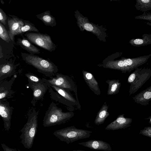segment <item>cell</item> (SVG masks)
<instances>
[{"label":"cell","mask_w":151,"mask_h":151,"mask_svg":"<svg viewBox=\"0 0 151 151\" xmlns=\"http://www.w3.org/2000/svg\"><path fill=\"white\" fill-rule=\"evenodd\" d=\"M26 86L31 88L33 91V99L31 103L34 106L37 101L43 99L48 89L47 84L44 82L35 83L28 80V83Z\"/></svg>","instance_id":"obj_10"},{"label":"cell","mask_w":151,"mask_h":151,"mask_svg":"<svg viewBox=\"0 0 151 151\" xmlns=\"http://www.w3.org/2000/svg\"><path fill=\"white\" fill-rule=\"evenodd\" d=\"M24 35L32 43L50 52L54 51L57 48L50 36L47 34L28 32Z\"/></svg>","instance_id":"obj_7"},{"label":"cell","mask_w":151,"mask_h":151,"mask_svg":"<svg viewBox=\"0 0 151 151\" xmlns=\"http://www.w3.org/2000/svg\"><path fill=\"white\" fill-rule=\"evenodd\" d=\"M35 16L47 26L52 27L56 26L57 23L55 18L51 15L49 11H46Z\"/></svg>","instance_id":"obj_21"},{"label":"cell","mask_w":151,"mask_h":151,"mask_svg":"<svg viewBox=\"0 0 151 151\" xmlns=\"http://www.w3.org/2000/svg\"><path fill=\"white\" fill-rule=\"evenodd\" d=\"M134 101L141 105L147 106L151 101V86L132 98Z\"/></svg>","instance_id":"obj_19"},{"label":"cell","mask_w":151,"mask_h":151,"mask_svg":"<svg viewBox=\"0 0 151 151\" xmlns=\"http://www.w3.org/2000/svg\"><path fill=\"white\" fill-rule=\"evenodd\" d=\"M17 43L30 54H39L40 53V50L33 45L26 38L23 37L22 38H18Z\"/></svg>","instance_id":"obj_20"},{"label":"cell","mask_w":151,"mask_h":151,"mask_svg":"<svg viewBox=\"0 0 151 151\" xmlns=\"http://www.w3.org/2000/svg\"><path fill=\"white\" fill-rule=\"evenodd\" d=\"M21 55L26 63L33 66L46 76L51 78L57 73V67L50 60L30 53L21 52Z\"/></svg>","instance_id":"obj_2"},{"label":"cell","mask_w":151,"mask_h":151,"mask_svg":"<svg viewBox=\"0 0 151 151\" xmlns=\"http://www.w3.org/2000/svg\"><path fill=\"white\" fill-rule=\"evenodd\" d=\"M0 1H1V3L2 4H4V1H3V0H1Z\"/></svg>","instance_id":"obj_35"},{"label":"cell","mask_w":151,"mask_h":151,"mask_svg":"<svg viewBox=\"0 0 151 151\" xmlns=\"http://www.w3.org/2000/svg\"><path fill=\"white\" fill-rule=\"evenodd\" d=\"M24 26L20 27L19 29L15 33L14 36L20 35L21 36L26 32H39V31L35 25L28 20H24Z\"/></svg>","instance_id":"obj_24"},{"label":"cell","mask_w":151,"mask_h":151,"mask_svg":"<svg viewBox=\"0 0 151 151\" xmlns=\"http://www.w3.org/2000/svg\"><path fill=\"white\" fill-rule=\"evenodd\" d=\"M11 17H8V24L9 30V34L12 41L14 40V34L20 27L24 26V20L15 15H8Z\"/></svg>","instance_id":"obj_14"},{"label":"cell","mask_w":151,"mask_h":151,"mask_svg":"<svg viewBox=\"0 0 151 151\" xmlns=\"http://www.w3.org/2000/svg\"><path fill=\"white\" fill-rule=\"evenodd\" d=\"M4 151H21L19 150L11 148L4 143L1 144Z\"/></svg>","instance_id":"obj_32"},{"label":"cell","mask_w":151,"mask_h":151,"mask_svg":"<svg viewBox=\"0 0 151 151\" xmlns=\"http://www.w3.org/2000/svg\"><path fill=\"white\" fill-rule=\"evenodd\" d=\"M0 47V58H1L3 57V54L2 53L1 47V45Z\"/></svg>","instance_id":"obj_33"},{"label":"cell","mask_w":151,"mask_h":151,"mask_svg":"<svg viewBox=\"0 0 151 151\" xmlns=\"http://www.w3.org/2000/svg\"><path fill=\"white\" fill-rule=\"evenodd\" d=\"M38 112L33 109L27 122L20 130L21 142L26 148L30 149L33 145L38 127Z\"/></svg>","instance_id":"obj_4"},{"label":"cell","mask_w":151,"mask_h":151,"mask_svg":"<svg viewBox=\"0 0 151 151\" xmlns=\"http://www.w3.org/2000/svg\"><path fill=\"white\" fill-rule=\"evenodd\" d=\"M0 37L7 42H9L11 40L8 31L6 29L3 24L0 22Z\"/></svg>","instance_id":"obj_27"},{"label":"cell","mask_w":151,"mask_h":151,"mask_svg":"<svg viewBox=\"0 0 151 151\" xmlns=\"http://www.w3.org/2000/svg\"><path fill=\"white\" fill-rule=\"evenodd\" d=\"M139 134L151 138V127H145L140 130Z\"/></svg>","instance_id":"obj_29"},{"label":"cell","mask_w":151,"mask_h":151,"mask_svg":"<svg viewBox=\"0 0 151 151\" xmlns=\"http://www.w3.org/2000/svg\"><path fill=\"white\" fill-rule=\"evenodd\" d=\"M55 91H53L51 94V98L57 101L67 105L71 103L72 105H77V102L74 98L70 91L54 85H48Z\"/></svg>","instance_id":"obj_9"},{"label":"cell","mask_w":151,"mask_h":151,"mask_svg":"<svg viewBox=\"0 0 151 151\" xmlns=\"http://www.w3.org/2000/svg\"><path fill=\"white\" fill-rule=\"evenodd\" d=\"M129 43L132 45L137 47L150 45L151 44V34H144L141 39H132L130 40Z\"/></svg>","instance_id":"obj_23"},{"label":"cell","mask_w":151,"mask_h":151,"mask_svg":"<svg viewBox=\"0 0 151 151\" xmlns=\"http://www.w3.org/2000/svg\"><path fill=\"white\" fill-rule=\"evenodd\" d=\"M82 72L84 79L89 88L97 96L100 95L101 92L98 83L94 76L85 70H83Z\"/></svg>","instance_id":"obj_17"},{"label":"cell","mask_w":151,"mask_h":151,"mask_svg":"<svg viewBox=\"0 0 151 151\" xmlns=\"http://www.w3.org/2000/svg\"><path fill=\"white\" fill-rule=\"evenodd\" d=\"M136 2L137 10L144 12L151 10V0H136Z\"/></svg>","instance_id":"obj_26"},{"label":"cell","mask_w":151,"mask_h":151,"mask_svg":"<svg viewBox=\"0 0 151 151\" xmlns=\"http://www.w3.org/2000/svg\"><path fill=\"white\" fill-rule=\"evenodd\" d=\"M151 57V54L133 58L122 57L116 60H109L104 65L106 68L118 70L122 73H129L144 64Z\"/></svg>","instance_id":"obj_1"},{"label":"cell","mask_w":151,"mask_h":151,"mask_svg":"<svg viewBox=\"0 0 151 151\" xmlns=\"http://www.w3.org/2000/svg\"><path fill=\"white\" fill-rule=\"evenodd\" d=\"M14 108L11 106L9 103L6 99L0 100V115L3 122L4 128L5 130H9L11 125V120Z\"/></svg>","instance_id":"obj_11"},{"label":"cell","mask_w":151,"mask_h":151,"mask_svg":"<svg viewBox=\"0 0 151 151\" xmlns=\"http://www.w3.org/2000/svg\"><path fill=\"white\" fill-rule=\"evenodd\" d=\"M106 82L108 84L107 93L108 95H114L119 92L121 83L119 79L107 80Z\"/></svg>","instance_id":"obj_25"},{"label":"cell","mask_w":151,"mask_h":151,"mask_svg":"<svg viewBox=\"0 0 151 151\" xmlns=\"http://www.w3.org/2000/svg\"><path fill=\"white\" fill-rule=\"evenodd\" d=\"M73 151H85L82 150H74Z\"/></svg>","instance_id":"obj_36"},{"label":"cell","mask_w":151,"mask_h":151,"mask_svg":"<svg viewBox=\"0 0 151 151\" xmlns=\"http://www.w3.org/2000/svg\"><path fill=\"white\" fill-rule=\"evenodd\" d=\"M78 144L94 150L105 151H110L112 150L109 144L102 140H90L79 143Z\"/></svg>","instance_id":"obj_16"},{"label":"cell","mask_w":151,"mask_h":151,"mask_svg":"<svg viewBox=\"0 0 151 151\" xmlns=\"http://www.w3.org/2000/svg\"><path fill=\"white\" fill-rule=\"evenodd\" d=\"M151 77L150 68H137L129 76L127 82L130 84L129 92L130 96L136 92Z\"/></svg>","instance_id":"obj_6"},{"label":"cell","mask_w":151,"mask_h":151,"mask_svg":"<svg viewBox=\"0 0 151 151\" xmlns=\"http://www.w3.org/2000/svg\"><path fill=\"white\" fill-rule=\"evenodd\" d=\"M73 112H64L62 109L52 102L46 111L43 120L45 127L64 124L74 116Z\"/></svg>","instance_id":"obj_3"},{"label":"cell","mask_w":151,"mask_h":151,"mask_svg":"<svg viewBox=\"0 0 151 151\" xmlns=\"http://www.w3.org/2000/svg\"><path fill=\"white\" fill-rule=\"evenodd\" d=\"M135 18L136 19L151 20V13H146L145 12L142 14L135 16Z\"/></svg>","instance_id":"obj_30"},{"label":"cell","mask_w":151,"mask_h":151,"mask_svg":"<svg viewBox=\"0 0 151 151\" xmlns=\"http://www.w3.org/2000/svg\"><path fill=\"white\" fill-rule=\"evenodd\" d=\"M92 132L73 126L56 130L53 134L60 141L69 144L78 140L89 138Z\"/></svg>","instance_id":"obj_5"},{"label":"cell","mask_w":151,"mask_h":151,"mask_svg":"<svg viewBox=\"0 0 151 151\" xmlns=\"http://www.w3.org/2000/svg\"><path fill=\"white\" fill-rule=\"evenodd\" d=\"M26 77L28 78V80L35 83L43 82L42 79L39 78L36 75L32 73H27L25 74Z\"/></svg>","instance_id":"obj_28"},{"label":"cell","mask_w":151,"mask_h":151,"mask_svg":"<svg viewBox=\"0 0 151 151\" xmlns=\"http://www.w3.org/2000/svg\"><path fill=\"white\" fill-rule=\"evenodd\" d=\"M80 14L76 13V16L77 17L78 24L81 29L91 32L96 35L98 37L101 35H102L103 33L100 29L98 27H99L89 22L87 19H86V17H83Z\"/></svg>","instance_id":"obj_13"},{"label":"cell","mask_w":151,"mask_h":151,"mask_svg":"<svg viewBox=\"0 0 151 151\" xmlns=\"http://www.w3.org/2000/svg\"><path fill=\"white\" fill-rule=\"evenodd\" d=\"M146 119H149V120L148 123L151 124V116H149Z\"/></svg>","instance_id":"obj_34"},{"label":"cell","mask_w":151,"mask_h":151,"mask_svg":"<svg viewBox=\"0 0 151 151\" xmlns=\"http://www.w3.org/2000/svg\"><path fill=\"white\" fill-rule=\"evenodd\" d=\"M55 76L49 79L42 78L43 81L48 85H54L69 91H73L77 94L76 88L72 79L68 76L57 73Z\"/></svg>","instance_id":"obj_8"},{"label":"cell","mask_w":151,"mask_h":151,"mask_svg":"<svg viewBox=\"0 0 151 151\" xmlns=\"http://www.w3.org/2000/svg\"><path fill=\"white\" fill-rule=\"evenodd\" d=\"M15 78L14 75L9 81H0V100H5L6 98L11 96L14 93L12 87Z\"/></svg>","instance_id":"obj_15"},{"label":"cell","mask_w":151,"mask_h":151,"mask_svg":"<svg viewBox=\"0 0 151 151\" xmlns=\"http://www.w3.org/2000/svg\"><path fill=\"white\" fill-rule=\"evenodd\" d=\"M7 16L3 10L0 8V22L2 24L5 25L6 24V20L7 19Z\"/></svg>","instance_id":"obj_31"},{"label":"cell","mask_w":151,"mask_h":151,"mask_svg":"<svg viewBox=\"0 0 151 151\" xmlns=\"http://www.w3.org/2000/svg\"><path fill=\"white\" fill-rule=\"evenodd\" d=\"M16 66L12 62H7L0 65V81L14 75Z\"/></svg>","instance_id":"obj_18"},{"label":"cell","mask_w":151,"mask_h":151,"mask_svg":"<svg viewBox=\"0 0 151 151\" xmlns=\"http://www.w3.org/2000/svg\"><path fill=\"white\" fill-rule=\"evenodd\" d=\"M132 121V118L125 117L124 114H120L116 119L107 125L105 129L114 130L125 129L131 126Z\"/></svg>","instance_id":"obj_12"},{"label":"cell","mask_w":151,"mask_h":151,"mask_svg":"<svg viewBox=\"0 0 151 151\" xmlns=\"http://www.w3.org/2000/svg\"><path fill=\"white\" fill-rule=\"evenodd\" d=\"M108 106L105 102L98 113L95 118L94 123L99 125L103 124L106 119L109 116V113L108 111Z\"/></svg>","instance_id":"obj_22"}]
</instances>
